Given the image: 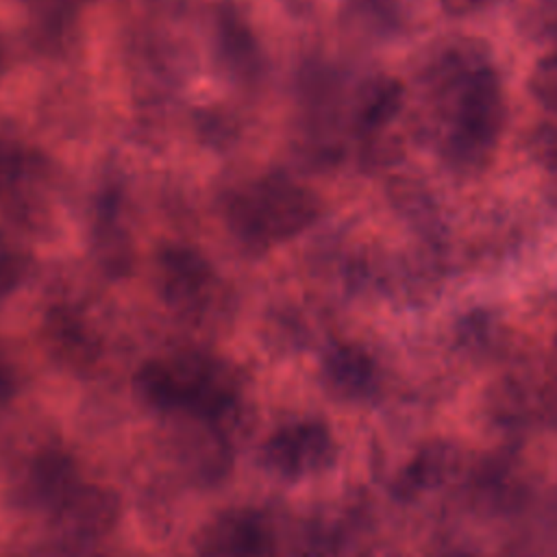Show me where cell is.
Segmentation results:
<instances>
[{
	"instance_id": "obj_13",
	"label": "cell",
	"mask_w": 557,
	"mask_h": 557,
	"mask_svg": "<svg viewBox=\"0 0 557 557\" xmlns=\"http://www.w3.org/2000/svg\"><path fill=\"white\" fill-rule=\"evenodd\" d=\"M500 0H440L442 9L448 13V15H455V17H463V15H472V13H479L483 9H490L494 4H498Z\"/></svg>"
},
{
	"instance_id": "obj_7",
	"label": "cell",
	"mask_w": 557,
	"mask_h": 557,
	"mask_svg": "<svg viewBox=\"0 0 557 557\" xmlns=\"http://www.w3.org/2000/svg\"><path fill=\"white\" fill-rule=\"evenodd\" d=\"M326 372L333 383L346 389H359L370 381L372 363L363 350L355 346H342L329 355Z\"/></svg>"
},
{
	"instance_id": "obj_10",
	"label": "cell",
	"mask_w": 557,
	"mask_h": 557,
	"mask_svg": "<svg viewBox=\"0 0 557 557\" xmlns=\"http://www.w3.org/2000/svg\"><path fill=\"white\" fill-rule=\"evenodd\" d=\"M24 165L26 154L20 150V146L0 139V198L17 185L24 174Z\"/></svg>"
},
{
	"instance_id": "obj_5",
	"label": "cell",
	"mask_w": 557,
	"mask_h": 557,
	"mask_svg": "<svg viewBox=\"0 0 557 557\" xmlns=\"http://www.w3.org/2000/svg\"><path fill=\"white\" fill-rule=\"evenodd\" d=\"M161 276L172 298H189L200 294L207 278H211L209 265L191 250H165L161 257Z\"/></svg>"
},
{
	"instance_id": "obj_9",
	"label": "cell",
	"mask_w": 557,
	"mask_h": 557,
	"mask_svg": "<svg viewBox=\"0 0 557 557\" xmlns=\"http://www.w3.org/2000/svg\"><path fill=\"white\" fill-rule=\"evenodd\" d=\"M213 550L220 557H242L248 555L255 546V529L244 524V522H231V524H220L215 529L213 537Z\"/></svg>"
},
{
	"instance_id": "obj_1",
	"label": "cell",
	"mask_w": 557,
	"mask_h": 557,
	"mask_svg": "<svg viewBox=\"0 0 557 557\" xmlns=\"http://www.w3.org/2000/svg\"><path fill=\"white\" fill-rule=\"evenodd\" d=\"M433 85L450 111L442 157L457 172L481 170L505 126L507 107L496 72L476 46L457 44L433 65Z\"/></svg>"
},
{
	"instance_id": "obj_11",
	"label": "cell",
	"mask_w": 557,
	"mask_h": 557,
	"mask_svg": "<svg viewBox=\"0 0 557 557\" xmlns=\"http://www.w3.org/2000/svg\"><path fill=\"white\" fill-rule=\"evenodd\" d=\"M529 152L540 165L557 172V126L542 124L529 137Z\"/></svg>"
},
{
	"instance_id": "obj_3",
	"label": "cell",
	"mask_w": 557,
	"mask_h": 557,
	"mask_svg": "<svg viewBox=\"0 0 557 557\" xmlns=\"http://www.w3.org/2000/svg\"><path fill=\"white\" fill-rule=\"evenodd\" d=\"M139 383L148 400L165 407L218 409L231 396V387L218 363L189 355L148 363Z\"/></svg>"
},
{
	"instance_id": "obj_4",
	"label": "cell",
	"mask_w": 557,
	"mask_h": 557,
	"mask_svg": "<svg viewBox=\"0 0 557 557\" xmlns=\"http://www.w3.org/2000/svg\"><path fill=\"white\" fill-rule=\"evenodd\" d=\"M329 453V435L320 424H298L276 433L268 444L270 463L285 472L318 466Z\"/></svg>"
},
{
	"instance_id": "obj_6",
	"label": "cell",
	"mask_w": 557,
	"mask_h": 557,
	"mask_svg": "<svg viewBox=\"0 0 557 557\" xmlns=\"http://www.w3.org/2000/svg\"><path fill=\"white\" fill-rule=\"evenodd\" d=\"M403 104V85L389 76H376L370 81L359 98L357 117L363 131H376L385 126Z\"/></svg>"
},
{
	"instance_id": "obj_12",
	"label": "cell",
	"mask_w": 557,
	"mask_h": 557,
	"mask_svg": "<svg viewBox=\"0 0 557 557\" xmlns=\"http://www.w3.org/2000/svg\"><path fill=\"white\" fill-rule=\"evenodd\" d=\"M524 26L537 37L557 33V0H535L527 9Z\"/></svg>"
},
{
	"instance_id": "obj_8",
	"label": "cell",
	"mask_w": 557,
	"mask_h": 557,
	"mask_svg": "<svg viewBox=\"0 0 557 557\" xmlns=\"http://www.w3.org/2000/svg\"><path fill=\"white\" fill-rule=\"evenodd\" d=\"M529 91L542 107L557 111V52L535 63L529 76Z\"/></svg>"
},
{
	"instance_id": "obj_2",
	"label": "cell",
	"mask_w": 557,
	"mask_h": 557,
	"mask_svg": "<svg viewBox=\"0 0 557 557\" xmlns=\"http://www.w3.org/2000/svg\"><path fill=\"white\" fill-rule=\"evenodd\" d=\"M318 215L315 198L289 183L263 178L248 185L231 202L235 233L252 244H274L307 228Z\"/></svg>"
}]
</instances>
